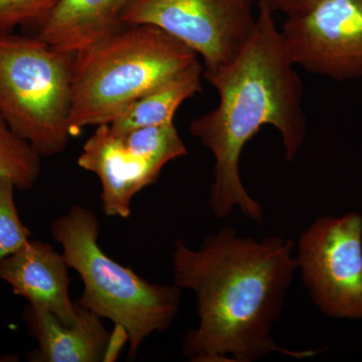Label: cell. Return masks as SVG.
<instances>
[{"label": "cell", "instance_id": "cell-1", "mask_svg": "<svg viewBox=\"0 0 362 362\" xmlns=\"http://www.w3.org/2000/svg\"><path fill=\"white\" fill-rule=\"evenodd\" d=\"M173 282L197 298L199 324L182 341L194 362H252L270 354L303 359L320 350L281 349L272 337L298 270L294 243L240 237L232 226L207 235L199 249L176 240Z\"/></svg>", "mask_w": 362, "mask_h": 362}, {"label": "cell", "instance_id": "cell-2", "mask_svg": "<svg viewBox=\"0 0 362 362\" xmlns=\"http://www.w3.org/2000/svg\"><path fill=\"white\" fill-rule=\"evenodd\" d=\"M274 13L258 0L256 28L246 47L225 68L204 75L218 92V105L189 125L190 134L214 157L209 206L218 218L239 207L252 221H263L261 206L240 175L243 150L263 126L278 131L288 161L294 160L306 139L303 84Z\"/></svg>", "mask_w": 362, "mask_h": 362}, {"label": "cell", "instance_id": "cell-3", "mask_svg": "<svg viewBox=\"0 0 362 362\" xmlns=\"http://www.w3.org/2000/svg\"><path fill=\"white\" fill-rule=\"evenodd\" d=\"M197 52L151 25H123L74 56L71 131L111 122L138 98L189 66Z\"/></svg>", "mask_w": 362, "mask_h": 362}, {"label": "cell", "instance_id": "cell-4", "mask_svg": "<svg viewBox=\"0 0 362 362\" xmlns=\"http://www.w3.org/2000/svg\"><path fill=\"white\" fill-rule=\"evenodd\" d=\"M51 233L84 284L77 303L124 330L130 358L147 338L170 327L180 312V288L149 282L110 258L100 247L99 218L90 209L71 206L52 221Z\"/></svg>", "mask_w": 362, "mask_h": 362}, {"label": "cell", "instance_id": "cell-5", "mask_svg": "<svg viewBox=\"0 0 362 362\" xmlns=\"http://www.w3.org/2000/svg\"><path fill=\"white\" fill-rule=\"evenodd\" d=\"M74 56L39 37L0 33V115L42 156L70 141Z\"/></svg>", "mask_w": 362, "mask_h": 362}, {"label": "cell", "instance_id": "cell-6", "mask_svg": "<svg viewBox=\"0 0 362 362\" xmlns=\"http://www.w3.org/2000/svg\"><path fill=\"white\" fill-rule=\"evenodd\" d=\"M187 154L175 123L126 132L102 124L83 145L78 165L99 178L103 213L128 218L136 195L158 180L166 164Z\"/></svg>", "mask_w": 362, "mask_h": 362}, {"label": "cell", "instance_id": "cell-7", "mask_svg": "<svg viewBox=\"0 0 362 362\" xmlns=\"http://www.w3.org/2000/svg\"><path fill=\"white\" fill-rule=\"evenodd\" d=\"M124 25H151L187 45L204 62V75L237 58L257 23L254 0H134Z\"/></svg>", "mask_w": 362, "mask_h": 362}, {"label": "cell", "instance_id": "cell-8", "mask_svg": "<svg viewBox=\"0 0 362 362\" xmlns=\"http://www.w3.org/2000/svg\"><path fill=\"white\" fill-rule=\"evenodd\" d=\"M313 303L330 318L362 319V216H320L295 255Z\"/></svg>", "mask_w": 362, "mask_h": 362}, {"label": "cell", "instance_id": "cell-9", "mask_svg": "<svg viewBox=\"0 0 362 362\" xmlns=\"http://www.w3.org/2000/svg\"><path fill=\"white\" fill-rule=\"evenodd\" d=\"M280 30L297 66L338 82L362 78V0H318Z\"/></svg>", "mask_w": 362, "mask_h": 362}, {"label": "cell", "instance_id": "cell-10", "mask_svg": "<svg viewBox=\"0 0 362 362\" xmlns=\"http://www.w3.org/2000/svg\"><path fill=\"white\" fill-rule=\"evenodd\" d=\"M69 269L63 252L47 243L30 240L0 263V280L28 303L51 312L63 323L73 324L78 306L70 297Z\"/></svg>", "mask_w": 362, "mask_h": 362}, {"label": "cell", "instance_id": "cell-11", "mask_svg": "<svg viewBox=\"0 0 362 362\" xmlns=\"http://www.w3.org/2000/svg\"><path fill=\"white\" fill-rule=\"evenodd\" d=\"M78 304V303H77ZM77 321L65 324L51 312L28 303L23 320L37 349L28 356L33 362H99L106 361L112 333L103 319L78 305Z\"/></svg>", "mask_w": 362, "mask_h": 362}, {"label": "cell", "instance_id": "cell-12", "mask_svg": "<svg viewBox=\"0 0 362 362\" xmlns=\"http://www.w3.org/2000/svg\"><path fill=\"white\" fill-rule=\"evenodd\" d=\"M134 0H59L35 37L76 54L124 25Z\"/></svg>", "mask_w": 362, "mask_h": 362}, {"label": "cell", "instance_id": "cell-13", "mask_svg": "<svg viewBox=\"0 0 362 362\" xmlns=\"http://www.w3.org/2000/svg\"><path fill=\"white\" fill-rule=\"evenodd\" d=\"M204 71L201 63H197L180 71L138 98L107 124L115 132H126L173 123L175 113L183 102L202 92Z\"/></svg>", "mask_w": 362, "mask_h": 362}, {"label": "cell", "instance_id": "cell-14", "mask_svg": "<svg viewBox=\"0 0 362 362\" xmlns=\"http://www.w3.org/2000/svg\"><path fill=\"white\" fill-rule=\"evenodd\" d=\"M40 175L42 156L0 115V180H11L16 189L28 192Z\"/></svg>", "mask_w": 362, "mask_h": 362}, {"label": "cell", "instance_id": "cell-15", "mask_svg": "<svg viewBox=\"0 0 362 362\" xmlns=\"http://www.w3.org/2000/svg\"><path fill=\"white\" fill-rule=\"evenodd\" d=\"M16 185L0 180V263L30 242L32 233L23 225L16 207Z\"/></svg>", "mask_w": 362, "mask_h": 362}, {"label": "cell", "instance_id": "cell-16", "mask_svg": "<svg viewBox=\"0 0 362 362\" xmlns=\"http://www.w3.org/2000/svg\"><path fill=\"white\" fill-rule=\"evenodd\" d=\"M59 0H0V33L44 23Z\"/></svg>", "mask_w": 362, "mask_h": 362}, {"label": "cell", "instance_id": "cell-17", "mask_svg": "<svg viewBox=\"0 0 362 362\" xmlns=\"http://www.w3.org/2000/svg\"><path fill=\"white\" fill-rule=\"evenodd\" d=\"M274 13L285 14L286 18L306 13L318 0H263Z\"/></svg>", "mask_w": 362, "mask_h": 362}]
</instances>
